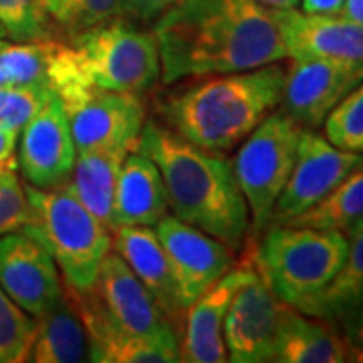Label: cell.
I'll use <instances>...</instances> for the list:
<instances>
[{"label": "cell", "mask_w": 363, "mask_h": 363, "mask_svg": "<svg viewBox=\"0 0 363 363\" xmlns=\"http://www.w3.org/2000/svg\"><path fill=\"white\" fill-rule=\"evenodd\" d=\"M65 107L77 152L123 147L135 150L145 123L142 95L95 87L79 79L52 93Z\"/></svg>", "instance_id": "cell-8"}, {"label": "cell", "mask_w": 363, "mask_h": 363, "mask_svg": "<svg viewBox=\"0 0 363 363\" xmlns=\"http://www.w3.org/2000/svg\"><path fill=\"white\" fill-rule=\"evenodd\" d=\"M125 2L128 0H65L61 25L77 35L85 28L125 16Z\"/></svg>", "instance_id": "cell-31"}, {"label": "cell", "mask_w": 363, "mask_h": 363, "mask_svg": "<svg viewBox=\"0 0 363 363\" xmlns=\"http://www.w3.org/2000/svg\"><path fill=\"white\" fill-rule=\"evenodd\" d=\"M347 236V255L333 281L298 311L335 323L341 315L363 301V220Z\"/></svg>", "instance_id": "cell-24"}, {"label": "cell", "mask_w": 363, "mask_h": 363, "mask_svg": "<svg viewBox=\"0 0 363 363\" xmlns=\"http://www.w3.org/2000/svg\"><path fill=\"white\" fill-rule=\"evenodd\" d=\"M93 291L121 329L143 337H178L156 298L117 252L109 250L104 259Z\"/></svg>", "instance_id": "cell-17"}, {"label": "cell", "mask_w": 363, "mask_h": 363, "mask_svg": "<svg viewBox=\"0 0 363 363\" xmlns=\"http://www.w3.org/2000/svg\"><path fill=\"white\" fill-rule=\"evenodd\" d=\"M77 305L89 337V362L97 363H172L180 362L178 337H143L121 329L104 309L95 291L75 293L67 289Z\"/></svg>", "instance_id": "cell-15"}, {"label": "cell", "mask_w": 363, "mask_h": 363, "mask_svg": "<svg viewBox=\"0 0 363 363\" xmlns=\"http://www.w3.org/2000/svg\"><path fill=\"white\" fill-rule=\"evenodd\" d=\"M0 69L9 85L47 83V39L6 45L0 51Z\"/></svg>", "instance_id": "cell-28"}, {"label": "cell", "mask_w": 363, "mask_h": 363, "mask_svg": "<svg viewBox=\"0 0 363 363\" xmlns=\"http://www.w3.org/2000/svg\"><path fill=\"white\" fill-rule=\"evenodd\" d=\"M135 150L160 169L174 216L222 240L242 247L250 228V212L233 164L220 152H210L184 140L168 125L143 123Z\"/></svg>", "instance_id": "cell-2"}, {"label": "cell", "mask_w": 363, "mask_h": 363, "mask_svg": "<svg viewBox=\"0 0 363 363\" xmlns=\"http://www.w3.org/2000/svg\"><path fill=\"white\" fill-rule=\"evenodd\" d=\"M178 0H128L125 2V16L140 23L156 21L168 11Z\"/></svg>", "instance_id": "cell-33"}, {"label": "cell", "mask_w": 363, "mask_h": 363, "mask_svg": "<svg viewBox=\"0 0 363 363\" xmlns=\"http://www.w3.org/2000/svg\"><path fill=\"white\" fill-rule=\"evenodd\" d=\"M301 131L295 119L283 111H272L240 142L230 162L248 204L250 226L259 233L267 230L272 208L295 166Z\"/></svg>", "instance_id": "cell-7"}, {"label": "cell", "mask_w": 363, "mask_h": 363, "mask_svg": "<svg viewBox=\"0 0 363 363\" xmlns=\"http://www.w3.org/2000/svg\"><path fill=\"white\" fill-rule=\"evenodd\" d=\"M4 37H9V33H6V28L0 23V39H4Z\"/></svg>", "instance_id": "cell-39"}, {"label": "cell", "mask_w": 363, "mask_h": 363, "mask_svg": "<svg viewBox=\"0 0 363 363\" xmlns=\"http://www.w3.org/2000/svg\"><path fill=\"white\" fill-rule=\"evenodd\" d=\"M289 59L362 61L363 25L343 14H309L297 9H271Z\"/></svg>", "instance_id": "cell-16"}, {"label": "cell", "mask_w": 363, "mask_h": 363, "mask_svg": "<svg viewBox=\"0 0 363 363\" xmlns=\"http://www.w3.org/2000/svg\"><path fill=\"white\" fill-rule=\"evenodd\" d=\"M335 325L345 345L347 362L363 363V301L341 315Z\"/></svg>", "instance_id": "cell-32"}, {"label": "cell", "mask_w": 363, "mask_h": 363, "mask_svg": "<svg viewBox=\"0 0 363 363\" xmlns=\"http://www.w3.org/2000/svg\"><path fill=\"white\" fill-rule=\"evenodd\" d=\"M362 81V61L291 59L285 73L281 111L295 119L303 130H317L333 107Z\"/></svg>", "instance_id": "cell-10"}, {"label": "cell", "mask_w": 363, "mask_h": 363, "mask_svg": "<svg viewBox=\"0 0 363 363\" xmlns=\"http://www.w3.org/2000/svg\"><path fill=\"white\" fill-rule=\"evenodd\" d=\"M298 6L303 13L337 16V14H343L345 0H301Z\"/></svg>", "instance_id": "cell-35"}, {"label": "cell", "mask_w": 363, "mask_h": 363, "mask_svg": "<svg viewBox=\"0 0 363 363\" xmlns=\"http://www.w3.org/2000/svg\"><path fill=\"white\" fill-rule=\"evenodd\" d=\"M154 37L164 83L289 59L272 11L259 0H178L156 18Z\"/></svg>", "instance_id": "cell-1"}, {"label": "cell", "mask_w": 363, "mask_h": 363, "mask_svg": "<svg viewBox=\"0 0 363 363\" xmlns=\"http://www.w3.org/2000/svg\"><path fill=\"white\" fill-rule=\"evenodd\" d=\"M154 230L166 250L184 309L234 267L233 248L176 216L166 214Z\"/></svg>", "instance_id": "cell-11"}, {"label": "cell", "mask_w": 363, "mask_h": 363, "mask_svg": "<svg viewBox=\"0 0 363 363\" xmlns=\"http://www.w3.org/2000/svg\"><path fill=\"white\" fill-rule=\"evenodd\" d=\"M323 130L333 145L363 156V81L325 117Z\"/></svg>", "instance_id": "cell-26"}, {"label": "cell", "mask_w": 363, "mask_h": 363, "mask_svg": "<svg viewBox=\"0 0 363 363\" xmlns=\"http://www.w3.org/2000/svg\"><path fill=\"white\" fill-rule=\"evenodd\" d=\"M130 150L105 147L77 152L73 174L67 182L71 192L83 206L95 214L111 230L113 196H116L119 169Z\"/></svg>", "instance_id": "cell-23"}, {"label": "cell", "mask_w": 363, "mask_h": 363, "mask_svg": "<svg viewBox=\"0 0 363 363\" xmlns=\"http://www.w3.org/2000/svg\"><path fill=\"white\" fill-rule=\"evenodd\" d=\"M30 222V204L25 184L16 176V169L0 172V236L23 230Z\"/></svg>", "instance_id": "cell-30"}, {"label": "cell", "mask_w": 363, "mask_h": 363, "mask_svg": "<svg viewBox=\"0 0 363 363\" xmlns=\"http://www.w3.org/2000/svg\"><path fill=\"white\" fill-rule=\"evenodd\" d=\"M272 362L341 363L347 355L337 325L283 305Z\"/></svg>", "instance_id": "cell-21"}, {"label": "cell", "mask_w": 363, "mask_h": 363, "mask_svg": "<svg viewBox=\"0 0 363 363\" xmlns=\"http://www.w3.org/2000/svg\"><path fill=\"white\" fill-rule=\"evenodd\" d=\"M111 248H116L117 255L128 262L150 295L156 298L157 307L178 333L186 309L156 230L150 226H119L111 233Z\"/></svg>", "instance_id": "cell-19"}, {"label": "cell", "mask_w": 363, "mask_h": 363, "mask_svg": "<svg viewBox=\"0 0 363 363\" xmlns=\"http://www.w3.org/2000/svg\"><path fill=\"white\" fill-rule=\"evenodd\" d=\"M35 335V317L23 311L0 286V363L26 362Z\"/></svg>", "instance_id": "cell-27"}, {"label": "cell", "mask_w": 363, "mask_h": 363, "mask_svg": "<svg viewBox=\"0 0 363 363\" xmlns=\"http://www.w3.org/2000/svg\"><path fill=\"white\" fill-rule=\"evenodd\" d=\"M0 23L18 43L49 39V14L39 0H0Z\"/></svg>", "instance_id": "cell-29"}, {"label": "cell", "mask_w": 363, "mask_h": 363, "mask_svg": "<svg viewBox=\"0 0 363 363\" xmlns=\"http://www.w3.org/2000/svg\"><path fill=\"white\" fill-rule=\"evenodd\" d=\"M26 362L81 363L89 362V337L73 297L63 298L35 319V335Z\"/></svg>", "instance_id": "cell-22"}, {"label": "cell", "mask_w": 363, "mask_h": 363, "mask_svg": "<svg viewBox=\"0 0 363 363\" xmlns=\"http://www.w3.org/2000/svg\"><path fill=\"white\" fill-rule=\"evenodd\" d=\"M257 267V252L248 260L233 267L218 283L196 298L184 315V335L180 345V362L222 363L228 362V353L222 339V325L230 307L236 289L250 277Z\"/></svg>", "instance_id": "cell-18"}, {"label": "cell", "mask_w": 363, "mask_h": 363, "mask_svg": "<svg viewBox=\"0 0 363 363\" xmlns=\"http://www.w3.org/2000/svg\"><path fill=\"white\" fill-rule=\"evenodd\" d=\"M21 131L16 168L26 184L43 190L67 184L73 174L77 145L61 99L52 95Z\"/></svg>", "instance_id": "cell-14"}, {"label": "cell", "mask_w": 363, "mask_h": 363, "mask_svg": "<svg viewBox=\"0 0 363 363\" xmlns=\"http://www.w3.org/2000/svg\"><path fill=\"white\" fill-rule=\"evenodd\" d=\"M269 9H297L301 0H259Z\"/></svg>", "instance_id": "cell-38"}, {"label": "cell", "mask_w": 363, "mask_h": 363, "mask_svg": "<svg viewBox=\"0 0 363 363\" xmlns=\"http://www.w3.org/2000/svg\"><path fill=\"white\" fill-rule=\"evenodd\" d=\"M343 16H347L351 21L363 25V0H345Z\"/></svg>", "instance_id": "cell-37"}, {"label": "cell", "mask_w": 363, "mask_h": 363, "mask_svg": "<svg viewBox=\"0 0 363 363\" xmlns=\"http://www.w3.org/2000/svg\"><path fill=\"white\" fill-rule=\"evenodd\" d=\"M6 45H9V43H6V40H4V39H0V51H2V49H4V47H6Z\"/></svg>", "instance_id": "cell-40"}, {"label": "cell", "mask_w": 363, "mask_h": 363, "mask_svg": "<svg viewBox=\"0 0 363 363\" xmlns=\"http://www.w3.org/2000/svg\"><path fill=\"white\" fill-rule=\"evenodd\" d=\"M283 305L257 262L250 277L236 289L222 325V339L230 362H272Z\"/></svg>", "instance_id": "cell-12"}, {"label": "cell", "mask_w": 363, "mask_h": 363, "mask_svg": "<svg viewBox=\"0 0 363 363\" xmlns=\"http://www.w3.org/2000/svg\"><path fill=\"white\" fill-rule=\"evenodd\" d=\"M71 47L81 69L99 89L143 95L160 79V51L147 33L125 16L77 33Z\"/></svg>", "instance_id": "cell-6"}, {"label": "cell", "mask_w": 363, "mask_h": 363, "mask_svg": "<svg viewBox=\"0 0 363 363\" xmlns=\"http://www.w3.org/2000/svg\"><path fill=\"white\" fill-rule=\"evenodd\" d=\"M359 220H363V162L351 169L323 200L286 224L329 228L347 234Z\"/></svg>", "instance_id": "cell-25"}, {"label": "cell", "mask_w": 363, "mask_h": 363, "mask_svg": "<svg viewBox=\"0 0 363 363\" xmlns=\"http://www.w3.org/2000/svg\"><path fill=\"white\" fill-rule=\"evenodd\" d=\"M347 255L341 230L271 226L257 250V262L281 303L303 309L333 281Z\"/></svg>", "instance_id": "cell-5"}, {"label": "cell", "mask_w": 363, "mask_h": 363, "mask_svg": "<svg viewBox=\"0 0 363 363\" xmlns=\"http://www.w3.org/2000/svg\"><path fill=\"white\" fill-rule=\"evenodd\" d=\"M16 140L18 131L0 123V172L16 169Z\"/></svg>", "instance_id": "cell-34"}, {"label": "cell", "mask_w": 363, "mask_h": 363, "mask_svg": "<svg viewBox=\"0 0 363 363\" xmlns=\"http://www.w3.org/2000/svg\"><path fill=\"white\" fill-rule=\"evenodd\" d=\"M286 67L279 63L198 77L184 89L162 95L164 125L210 152H230L281 105Z\"/></svg>", "instance_id": "cell-3"}, {"label": "cell", "mask_w": 363, "mask_h": 363, "mask_svg": "<svg viewBox=\"0 0 363 363\" xmlns=\"http://www.w3.org/2000/svg\"><path fill=\"white\" fill-rule=\"evenodd\" d=\"M168 208L166 186L157 166L140 150H131L117 178L111 233L119 226L154 228L168 214Z\"/></svg>", "instance_id": "cell-20"}, {"label": "cell", "mask_w": 363, "mask_h": 363, "mask_svg": "<svg viewBox=\"0 0 363 363\" xmlns=\"http://www.w3.org/2000/svg\"><path fill=\"white\" fill-rule=\"evenodd\" d=\"M0 286L35 319L65 295V283L51 252L25 230L0 236Z\"/></svg>", "instance_id": "cell-13"}, {"label": "cell", "mask_w": 363, "mask_h": 363, "mask_svg": "<svg viewBox=\"0 0 363 363\" xmlns=\"http://www.w3.org/2000/svg\"><path fill=\"white\" fill-rule=\"evenodd\" d=\"M25 190L30 222L23 230L51 252L67 289L93 291L101 262L111 250V230L79 202L67 184L49 190L26 184Z\"/></svg>", "instance_id": "cell-4"}, {"label": "cell", "mask_w": 363, "mask_h": 363, "mask_svg": "<svg viewBox=\"0 0 363 363\" xmlns=\"http://www.w3.org/2000/svg\"><path fill=\"white\" fill-rule=\"evenodd\" d=\"M43 4V9L47 11L49 16H52V21L61 23L63 13H65V0H39Z\"/></svg>", "instance_id": "cell-36"}, {"label": "cell", "mask_w": 363, "mask_h": 363, "mask_svg": "<svg viewBox=\"0 0 363 363\" xmlns=\"http://www.w3.org/2000/svg\"><path fill=\"white\" fill-rule=\"evenodd\" d=\"M359 162H363L362 154L341 150L315 130L301 131L295 166L272 208L267 228L283 226L315 206Z\"/></svg>", "instance_id": "cell-9"}]
</instances>
